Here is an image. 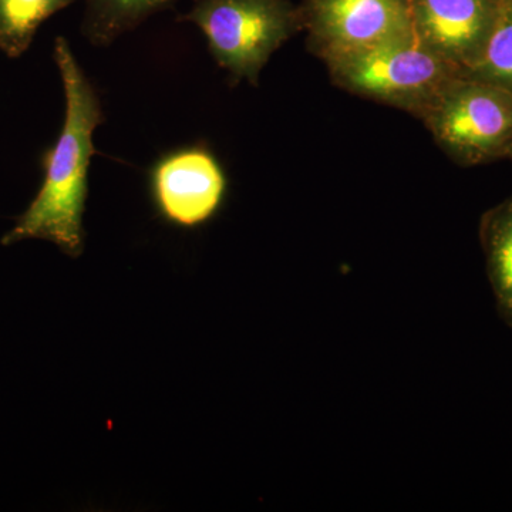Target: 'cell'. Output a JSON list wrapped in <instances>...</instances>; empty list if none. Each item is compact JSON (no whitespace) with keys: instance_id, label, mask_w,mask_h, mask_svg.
<instances>
[{"instance_id":"1","label":"cell","mask_w":512,"mask_h":512,"mask_svg":"<svg viewBox=\"0 0 512 512\" xmlns=\"http://www.w3.org/2000/svg\"><path fill=\"white\" fill-rule=\"evenodd\" d=\"M55 62L66 97L62 131L55 146L43 154V183L35 200L6 232L2 245L45 239L63 254L79 258L84 249L90 161L97 153L93 134L103 123L104 114L99 94L62 36L55 40Z\"/></svg>"},{"instance_id":"2","label":"cell","mask_w":512,"mask_h":512,"mask_svg":"<svg viewBox=\"0 0 512 512\" xmlns=\"http://www.w3.org/2000/svg\"><path fill=\"white\" fill-rule=\"evenodd\" d=\"M340 89L421 119L441 92L463 74L417 36L390 40L326 60Z\"/></svg>"},{"instance_id":"3","label":"cell","mask_w":512,"mask_h":512,"mask_svg":"<svg viewBox=\"0 0 512 512\" xmlns=\"http://www.w3.org/2000/svg\"><path fill=\"white\" fill-rule=\"evenodd\" d=\"M178 22L201 30L232 83L247 80L252 86L276 50L303 30L299 6L291 0H194Z\"/></svg>"},{"instance_id":"4","label":"cell","mask_w":512,"mask_h":512,"mask_svg":"<svg viewBox=\"0 0 512 512\" xmlns=\"http://www.w3.org/2000/svg\"><path fill=\"white\" fill-rule=\"evenodd\" d=\"M437 146L464 167L512 154V94L460 74L420 119Z\"/></svg>"},{"instance_id":"5","label":"cell","mask_w":512,"mask_h":512,"mask_svg":"<svg viewBox=\"0 0 512 512\" xmlns=\"http://www.w3.org/2000/svg\"><path fill=\"white\" fill-rule=\"evenodd\" d=\"M308 49L323 62L416 35L410 0H303Z\"/></svg>"},{"instance_id":"6","label":"cell","mask_w":512,"mask_h":512,"mask_svg":"<svg viewBox=\"0 0 512 512\" xmlns=\"http://www.w3.org/2000/svg\"><path fill=\"white\" fill-rule=\"evenodd\" d=\"M158 217L183 229L200 228L220 212L227 197L224 168L208 148H178L158 158L148 175Z\"/></svg>"},{"instance_id":"7","label":"cell","mask_w":512,"mask_h":512,"mask_svg":"<svg viewBox=\"0 0 512 512\" xmlns=\"http://www.w3.org/2000/svg\"><path fill=\"white\" fill-rule=\"evenodd\" d=\"M414 32L461 73L476 66L483 55L500 0H410Z\"/></svg>"},{"instance_id":"8","label":"cell","mask_w":512,"mask_h":512,"mask_svg":"<svg viewBox=\"0 0 512 512\" xmlns=\"http://www.w3.org/2000/svg\"><path fill=\"white\" fill-rule=\"evenodd\" d=\"M480 238L498 309L512 326V197L485 212Z\"/></svg>"},{"instance_id":"9","label":"cell","mask_w":512,"mask_h":512,"mask_svg":"<svg viewBox=\"0 0 512 512\" xmlns=\"http://www.w3.org/2000/svg\"><path fill=\"white\" fill-rule=\"evenodd\" d=\"M177 0H86L83 35L94 46H109Z\"/></svg>"},{"instance_id":"10","label":"cell","mask_w":512,"mask_h":512,"mask_svg":"<svg viewBox=\"0 0 512 512\" xmlns=\"http://www.w3.org/2000/svg\"><path fill=\"white\" fill-rule=\"evenodd\" d=\"M74 0H0V50L10 59L28 52L37 30Z\"/></svg>"},{"instance_id":"11","label":"cell","mask_w":512,"mask_h":512,"mask_svg":"<svg viewBox=\"0 0 512 512\" xmlns=\"http://www.w3.org/2000/svg\"><path fill=\"white\" fill-rule=\"evenodd\" d=\"M464 74L503 87L512 94V0H500L497 20L483 55Z\"/></svg>"},{"instance_id":"12","label":"cell","mask_w":512,"mask_h":512,"mask_svg":"<svg viewBox=\"0 0 512 512\" xmlns=\"http://www.w3.org/2000/svg\"><path fill=\"white\" fill-rule=\"evenodd\" d=\"M510 158H512V154H511Z\"/></svg>"}]
</instances>
